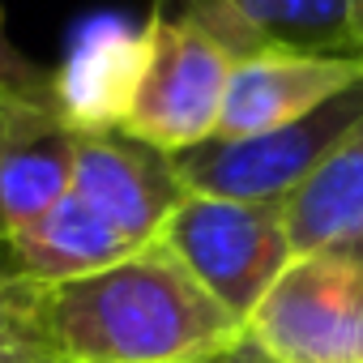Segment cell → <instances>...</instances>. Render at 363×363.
<instances>
[{
  "label": "cell",
  "instance_id": "obj_1",
  "mask_svg": "<svg viewBox=\"0 0 363 363\" xmlns=\"http://www.w3.org/2000/svg\"><path fill=\"white\" fill-rule=\"evenodd\" d=\"M30 316L48 363H218L248 329L162 244L73 278L30 282Z\"/></svg>",
  "mask_w": 363,
  "mask_h": 363
},
{
  "label": "cell",
  "instance_id": "obj_2",
  "mask_svg": "<svg viewBox=\"0 0 363 363\" xmlns=\"http://www.w3.org/2000/svg\"><path fill=\"white\" fill-rule=\"evenodd\" d=\"M154 244H162L240 320L252 316L261 295L295 257L286 201H231L206 193H189L179 201Z\"/></svg>",
  "mask_w": 363,
  "mask_h": 363
},
{
  "label": "cell",
  "instance_id": "obj_3",
  "mask_svg": "<svg viewBox=\"0 0 363 363\" xmlns=\"http://www.w3.org/2000/svg\"><path fill=\"white\" fill-rule=\"evenodd\" d=\"M244 329L265 363H363V261L295 252Z\"/></svg>",
  "mask_w": 363,
  "mask_h": 363
},
{
  "label": "cell",
  "instance_id": "obj_4",
  "mask_svg": "<svg viewBox=\"0 0 363 363\" xmlns=\"http://www.w3.org/2000/svg\"><path fill=\"white\" fill-rule=\"evenodd\" d=\"M359 120H363V82L282 128L240 137V141L210 137L184 154H175V175L189 193H206V197L286 201Z\"/></svg>",
  "mask_w": 363,
  "mask_h": 363
},
{
  "label": "cell",
  "instance_id": "obj_5",
  "mask_svg": "<svg viewBox=\"0 0 363 363\" xmlns=\"http://www.w3.org/2000/svg\"><path fill=\"white\" fill-rule=\"evenodd\" d=\"M145 30V56L124 116V133L162 150L184 154L214 137L231 56L201 30L184 22L154 18Z\"/></svg>",
  "mask_w": 363,
  "mask_h": 363
},
{
  "label": "cell",
  "instance_id": "obj_6",
  "mask_svg": "<svg viewBox=\"0 0 363 363\" xmlns=\"http://www.w3.org/2000/svg\"><path fill=\"white\" fill-rule=\"evenodd\" d=\"M363 82L359 56H312V52H282L265 48L231 65L227 94L218 111V141L257 137L282 128L291 120L312 116L342 90Z\"/></svg>",
  "mask_w": 363,
  "mask_h": 363
},
{
  "label": "cell",
  "instance_id": "obj_7",
  "mask_svg": "<svg viewBox=\"0 0 363 363\" xmlns=\"http://www.w3.org/2000/svg\"><path fill=\"white\" fill-rule=\"evenodd\" d=\"M69 193H77L90 210H99L107 223L141 244H150L167 214L189 197L175 175V154H162L128 137L124 128L77 133Z\"/></svg>",
  "mask_w": 363,
  "mask_h": 363
},
{
  "label": "cell",
  "instance_id": "obj_8",
  "mask_svg": "<svg viewBox=\"0 0 363 363\" xmlns=\"http://www.w3.org/2000/svg\"><path fill=\"white\" fill-rule=\"evenodd\" d=\"M77 133L56 103L0 90V240L56 206L73 184Z\"/></svg>",
  "mask_w": 363,
  "mask_h": 363
},
{
  "label": "cell",
  "instance_id": "obj_9",
  "mask_svg": "<svg viewBox=\"0 0 363 363\" xmlns=\"http://www.w3.org/2000/svg\"><path fill=\"white\" fill-rule=\"evenodd\" d=\"M145 56V30L128 26L124 18H90L73 43L65 65L52 73L56 111L73 133H111L124 128L133 86Z\"/></svg>",
  "mask_w": 363,
  "mask_h": 363
},
{
  "label": "cell",
  "instance_id": "obj_10",
  "mask_svg": "<svg viewBox=\"0 0 363 363\" xmlns=\"http://www.w3.org/2000/svg\"><path fill=\"white\" fill-rule=\"evenodd\" d=\"M141 248H145L141 240L107 223L77 193H65L35 223L9 235V257L26 282H73L99 269H111Z\"/></svg>",
  "mask_w": 363,
  "mask_h": 363
},
{
  "label": "cell",
  "instance_id": "obj_11",
  "mask_svg": "<svg viewBox=\"0 0 363 363\" xmlns=\"http://www.w3.org/2000/svg\"><path fill=\"white\" fill-rule=\"evenodd\" d=\"M295 252H342L363 261V120L286 197Z\"/></svg>",
  "mask_w": 363,
  "mask_h": 363
},
{
  "label": "cell",
  "instance_id": "obj_12",
  "mask_svg": "<svg viewBox=\"0 0 363 363\" xmlns=\"http://www.w3.org/2000/svg\"><path fill=\"white\" fill-rule=\"evenodd\" d=\"M231 5L261 48L363 60L359 0H231Z\"/></svg>",
  "mask_w": 363,
  "mask_h": 363
},
{
  "label": "cell",
  "instance_id": "obj_13",
  "mask_svg": "<svg viewBox=\"0 0 363 363\" xmlns=\"http://www.w3.org/2000/svg\"><path fill=\"white\" fill-rule=\"evenodd\" d=\"M154 18L184 22V26L210 35V39L231 56V65L244 60V56H252V52H265V48L248 35V26L240 22V13H235L231 0H154Z\"/></svg>",
  "mask_w": 363,
  "mask_h": 363
},
{
  "label": "cell",
  "instance_id": "obj_14",
  "mask_svg": "<svg viewBox=\"0 0 363 363\" xmlns=\"http://www.w3.org/2000/svg\"><path fill=\"white\" fill-rule=\"evenodd\" d=\"M26 295H30V282L0 295V363H48Z\"/></svg>",
  "mask_w": 363,
  "mask_h": 363
},
{
  "label": "cell",
  "instance_id": "obj_15",
  "mask_svg": "<svg viewBox=\"0 0 363 363\" xmlns=\"http://www.w3.org/2000/svg\"><path fill=\"white\" fill-rule=\"evenodd\" d=\"M0 90L9 94H26V99H43V103H56V86H52V73L43 65H35L30 56H22L13 48V39L0 26Z\"/></svg>",
  "mask_w": 363,
  "mask_h": 363
},
{
  "label": "cell",
  "instance_id": "obj_16",
  "mask_svg": "<svg viewBox=\"0 0 363 363\" xmlns=\"http://www.w3.org/2000/svg\"><path fill=\"white\" fill-rule=\"evenodd\" d=\"M26 278L18 274V265H13V257H9V244L0 240V295L5 291H13V286H22Z\"/></svg>",
  "mask_w": 363,
  "mask_h": 363
},
{
  "label": "cell",
  "instance_id": "obj_17",
  "mask_svg": "<svg viewBox=\"0 0 363 363\" xmlns=\"http://www.w3.org/2000/svg\"><path fill=\"white\" fill-rule=\"evenodd\" d=\"M227 363H265V359H261V354H257V350H252V346L244 342V346H240V350H235V354H231Z\"/></svg>",
  "mask_w": 363,
  "mask_h": 363
},
{
  "label": "cell",
  "instance_id": "obj_18",
  "mask_svg": "<svg viewBox=\"0 0 363 363\" xmlns=\"http://www.w3.org/2000/svg\"><path fill=\"white\" fill-rule=\"evenodd\" d=\"M359 13H363V0H359Z\"/></svg>",
  "mask_w": 363,
  "mask_h": 363
},
{
  "label": "cell",
  "instance_id": "obj_19",
  "mask_svg": "<svg viewBox=\"0 0 363 363\" xmlns=\"http://www.w3.org/2000/svg\"><path fill=\"white\" fill-rule=\"evenodd\" d=\"M218 363H227V359H218Z\"/></svg>",
  "mask_w": 363,
  "mask_h": 363
}]
</instances>
